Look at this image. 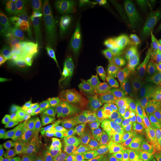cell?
I'll return each instance as SVG.
<instances>
[{
    "label": "cell",
    "instance_id": "obj_1",
    "mask_svg": "<svg viewBox=\"0 0 161 161\" xmlns=\"http://www.w3.org/2000/svg\"><path fill=\"white\" fill-rule=\"evenodd\" d=\"M108 43L117 113L130 119L137 115L142 102L141 52L133 37Z\"/></svg>",
    "mask_w": 161,
    "mask_h": 161
},
{
    "label": "cell",
    "instance_id": "obj_2",
    "mask_svg": "<svg viewBox=\"0 0 161 161\" xmlns=\"http://www.w3.org/2000/svg\"><path fill=\"white\" fill-rule=\"evenodd\" d=\"M81 58L90 108L102 114L105 108V89L101 69L99 48L98 44L86 46L78 52Z\"/></svg>",
    "mask_w": 161,
    "mask_h": 161
},
{
    "label": "cell",
    "instance_id": "obj_3",
    "mask_svg": "<svg viewBox=\"0 0 161 161\" xmlns=\"http://www.w3.org/2000/svg\"><path fill=\"white\" fill-rule=\"evenodd\" d=\"M95 115V110L92 108L71 104L58 125L66 135L85 140L94 130Z\"/></svg>",
    "mask_w": 161,
    "mask_h": 161
},
{
    "label": "cell",
    "instance_id": "obj_4",
    "mask_svg": "<svg viewBox=\"0 0 161 161\" xmlns=\"http://www.w3.org/2000/svg\"><path fill=\"white\" fill-rule=\"evenodd\" d=\"M16 85L24 82L42 93L49 96L55 102L60 99L62 96L59 82L55 75L48 69L40 65L32 69H25L15 75Z\"/></svg>",
    "mask_w": 161,
    "mask_h": 161
},
{
    "label": "cell",
    "instance_id": "obj_5",
    "mask_svg": "<svg viewBox=\"0 0 161 161\" xmlns=\"http://www.w3.org/2000/svg\"><path fill=\"white\" fill-rule=\"evenodd\" d=\"M15 96L20 111L28 119L39 115L55 104L51 97L42 93L29 84L21 82L15 88Z\"/></svg>",
    "mask_w": 161,
    "mask_h": 161
},
{
    "label": "cell",
    "instance_id": "obj_6",
    "mask_svg": "<svg viewBox=\"0 0 161 161\" xmlns=\"http://www.w3.org/2000/svg\"><path fill=\"white\" fill-rule=\"evenodd\" d=\"M14 23L17 29L25 35L34 36L41 40L44 29L40 17L39 7L28 1H21L15 8Z\"/></svg>",
    "mask_w": 161,
    "mask_h": 161
},
{
    "label": "cell",
    "instance_id": "obj_7",
    "mask_svg": "<svg viewBox=\"0 0 161 161\" xmlns=\"http://www.w3.org/2000/svg\"><path fill=\"white\" fill-rule=\"evenodd\" d=\"M0 55L1 60L12 69L14 78L18 72L28 68L27 60L21 46L3 27L0 30Z\"/></svg>",
    "mask_w": 161,
    "mask_h": 161
},
{
    "label": "cell",
    "instance_id": "obj_8",
    "mask_svg": "<svg viewBox=\"0 0 161 161\" xmlns=\"http://www.w3.org/2000/svg\"><path fill=\"white\" fill-rule=\"evenodd\" d=\"M107 30L108 39L119 40L132 37L129 18L121 1L114 0L109 4Z\"/></svg>",
    "mask_w": 161,
    "mask_h": 161
},
{
    "label": "cell",
    "instance_id": "obj_9",
    "mask_svg": "<svg viewBox=\"0 0 161 161\" xmlns=\"http://www.w3.org/2000/svg\"><path fill=\"white\" fill-rule=\"evenodd\" d=\"M3 134L18 149L28 148L29 141L27 121L17 113L11 112L8 115L1 127Z\"/></svg>",
    "mask_w": 161,
    "mask_h": 161
},
{
    "label": "cell",
    "instance_id": "obj_10",
    "mask_svg": "<svg viewBox=\"0 0 161 161\" xmlns=\"http://www.w3.org/2000/svg\"><path fill=\"white\" fill-rule=\"evenodd\" d=\"M136 14L151 35H161V0L141 2L136 7Z\"/></svg>",
    "mask_w": 161,
    "mask_h": 161
},
{
    "label": "cell",
    "instance_id": "obj_11",
    "mask_svg": "<svg viewBox=\"0 0 161 161\" xmlns=\"http://www.w3.org/2000/svg\"><path fill=\"white\" fill-rule=\"evenodd\" d=\"M78 7L83 27L103 30L105 24L104 1L80 0L78 2Z\"/></svg>",
    "mask_w": 161,
    "mask_h": 161
},
{
    "label": "cell",
    "instance_id": "obj_12",
    "mask_svg": "<svg viewBox=\"0 0 161 161\" xmlns=\"http://www.w3.org/2000/svg\"><path fill=\"white\" fill-rule=\"evenodd\" d=\"M44 34L54 33L64 28L62 4L55 0H42L39 6Z\"/></svg>",
    "mask_w": 161,
    "mask_h": 161
},
{
    "label": "cell",
    "instance_id": "obj_13",
    "mask_svg": "<svg viewBox=\"0 0 161 161\" xmlns=\"http://www.w3.org/2000/svg\"><path fill=\"white\" fill-rule=\"evenodd\" d=\"M113 122L117 127L118 132L122 140L135 150L141 161H146L144 152L139 141L137 130L130 119L128 116L116 113Z\"/></svg>",
    "mask_w": 161,
    "mask_h": 161
},
{
    "label": "cell",
    "instance_id": "obj_14",
    "mask_svg": "<svg viewBox=\"0 0 161 161\" xmlns=\"http://www.w3.org/2000/svg\"><path fill=\"white\" fill-rule=\"evenodd\" d=\"M148 85L152 91L161 88V37L157 38L151 46L148 59Z\"/></svg>",
    "mask_w": 161,
    "mask_h": 161
},
{
    "label": "cell",
    "instance_id": "obj_15",
    "mask_svg": "<svg viewBox=\"0 0 161 161\" xmlns=\"http://www.w3.org/2000/svg\"><path fill=\"white\" fill-rule=\"evenodd\" d=\"M28 53L37 62L38 65L47 67L55 56V51L42 40H35L25 44Z\"/></svg>",
    "mask_w": 161,
    "mask_h": 161
},
{
    "label": "cell",
    "instance_id": "obj_16",
    "mask_svg": "<svg viewBox=\"0 0 161 161\" xmlns=\"http://www.w3.org/2000/svg\"><path fill=\"white\" fill-rule=\"evenodd\" d=\"M83 140L74 135H68L60 142L59 148L66 161H80L82 155Z\"/></svg>",
    "mask_w": 161,
    "mask_h": 161
},
{
    "label": "cell",
    "instance_id": "obj_17",
    "mask_svg": "<svg viewBox=\"0 0 161 161\" xmlns=\"http://www.w3.org/2000/svg\"><path fill=\"white\" fill-rule=\"evenodd\" d=\"M107 39V35L102 30L93 28L83 27L80 37L75 43V46L78 52H80L84 46L90 44H100L104 43Z\"/></svg>",
    "mask_w": 161,
    "mask_h": 161
},
{
    "label": "cell",
    "instance_id": "obj_18",
    "mask_svg": "<svg viewBox=\"0 0 161 161\" xmlns=\"http://www.w3.org/2000/svg\"><path fill=\"white\" fill-rule=\"evenodd\" d=\"M70 105L67 103H55L49 110L42 112L39 115L50 124H58Z\"/></svg>",
    "mask_w": 161,
    "mask_h": 161
},
{
    "label": "cell",
    "instance_id": "obj_19",
    "mask_svg": "<svg viewBox=\"0 0 161 161\" xmlns=\"http://www.w3.org/2000/svg\"><path fill=\"white\" fill-rule=\"evenodd\" d=\"M0 81L1 86L10 92H14L16 81L14 75L10 66L3 60L0 62Z\"/></svg>",
    "mask_w": 161,
    "mask_h": 161
},
{
    "label": "cell",
    "instance_id": "obj_20",
    "mask_svg": "<svg viewBox=\"0 0 161 161\" xmlns=\"http://www.w3.org/2000/svg\"><path fill=\"white\" fill-rule=\"evenodd\" d=\"M35 157L39 161H66V159L60 151L59 146L52 145L35 154Z\"/></svg>",
    "mask_w": 161,
    "mask_h": 161
},
{
    "label": "cell",
    "instance_id": "obj_21",
    "mask_svg": "<svg viewBox=\"0 0 161 161\" xmlns=\"http://www.w3.org/2000/svg\"><path fill=\"white\" fill-rule=\"evenodd\" d=\"M17 148L4 134L0 136V161H5L14 153Z\"/></svg>",
    "mask_w": 161,
    "mask_h": 161
},
{
    "label": "cell",
    "instance_id": "obj_22",
    "mask_svg": "<svg viewBox=\"0 0 161 161\" xmlns=\"http://www.w3.org/2000/svg\"><path fill=\"white\" fill-rule=\"evenodd\" d=\"M49 146V141L46 139L42 137L39 135H35L29 137V146H28L27 148H29L35 155V154L45 149L46 147Z\"/></svg>",
    "mask_w": 161,
    "mask_h": 161
},
{
    "label": "cell",
    "instance_id": "obj_23",
    "mask_svg": "<svg viewBox=\"0 0 161 161\" xmlns=\"http://www.w3.org/2000/svg\"><path fill=\"white\" fill-rule=\"evenodd\" d=\"M28 2H29V3L32 5L37 6V7H39L40 4H41L42 0H28Z\"/></svg>",
    "mask_w": 161,
    "mask_h": 161
},
{
    "label": "cell",
    "instance_id": "obj_24",
    "mask_svg": "<svg viewBox=\"0 0 161 161\" xmlns=\"http://www.w3.org/2000/svg\"><path fill=\"white\" fill-rule=\"evenodd\" d=\"M160 161H161V156H160Z\"/></svg>",
    "mask_w": 161,
    "mask_h": 161
}]
</instances>
